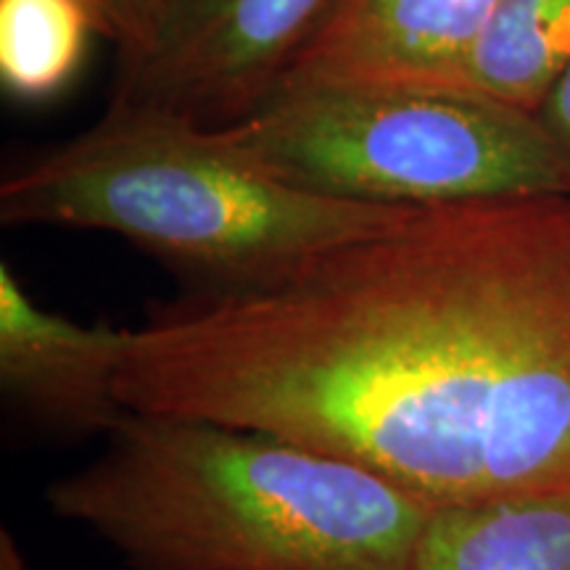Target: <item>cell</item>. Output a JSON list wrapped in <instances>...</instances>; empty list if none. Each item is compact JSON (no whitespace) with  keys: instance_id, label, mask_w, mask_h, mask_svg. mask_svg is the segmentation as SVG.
I'll use <instances>...</instances> for the list:
<instances>
[{"instance_id":"12","label":"cell","mask_w":570,"mask_h":570,"mask_svg":"<svg viewBox=\"0 0 570 570\" xmlns=\"http://www.w3.org/2000/svg\"><path fill=\"white\" fill-rule=\"evenodd\" d=\"M98 21V32L122 48L138 27L146 0H85Z\"/></svg>"},{"instance_id":"11","label":"cell","mask_w":570,"mask_h":570,"mask_svg":"<svg viewBox=\"0 0 570 570\" xmlns=\"http://www.w3.org/2000/svg\"><path fill=\"white\" fill-rule=\"evenodd\" d=\"M533 117L544 130L547 140L552 142L570 180V67L558 77V82L547 92Z\"/></svg>"},{"instance_id":"5","label":"cell","mask_w":570,"mask_h":570,"mask_svg":"<svg viewBox=\"0 0 570 570\" xmlns=\"http://www.w3.org/2000/svg\"><path fill=\"white\" fill-rule=\"evenodd\" d=\"M331 0H146L111 104L225 127L283 82Z\"/></svg>"},{"instance_id":"7","label":"cell","mask_w":570,"mask_h":570,"mask_svg":"<svg viewBox=\"0 0 570 570\" xmlns=\"http://www.w3.org/2000/svg\"><path fill=\"white\" fill-rule=\"evenodd\" d=\"M499 0H331L283 82L431 88L468 53Z\"/></svg>"},{"instance_id":"1","label":"cell","mask_w":570,"mask_h":570,"mask_svg":"<svg viewBox=\"0 0 570 570\" xmlns=\"http://www.w3.org/2000/svg\"><path fill=\"white\" fill-rule=\"evenodd\" d=\"M127 410L262 428L425 508L570 494V196L423 206L130 327Z\"/></svg>"},{"instance_id":"9","label":"cell","mask_w":570,"mask_h":570,"mask_svg":"<svg viewBox=\"0 0 570 570\" xmlns=\"http://www.w3.org/2000/svg\"><path fill=\"white\" fill-rule=\"evenodd\" d=\"M570 67V0H499L479 40L431 88L537 114Z\"/></svg>"},{"instance_id":"10","label":"cell","mask_w":570,"mask_h":570,"mask_svg":"<svg viewBox=\"0 0 570 570\" xmlns=\"http://www.w3.org/2000/svg\"><path fill=\"white\" fill-rule=\"evenodd\" d=\"M85 0H0V82L19 101H48L75 82L90 32Z\"/></svg>"},{"instance_id":"13","label":"cell","mask_w":570,"mask_h":570,"mask_svg":"<svg viewBox=\"0 0 570 570\" xmlns=\"http://www.w3.org/2000/svg\"><path fill=\"white\" fill-rule=\"evenodd\" d=\"M0 570H27V562L21 558L17 539L9 529L0 531Z\"/></svg>"},{"instance_id":"4","label":"cell","mask_w":570,"mask_h":570,"mask_svg":"<svg viewBox=\"0 0 570 570\" xmlns=\"http://www.w3.org/2000/svg\"><path fill=\"white\" fill-rule=\"evenodd\" d=\"M262 173L309 194L381 206L570 196L533 114L452 90L309 82L214 127Z\"/></svg>"},{"instance_id":"8","label":"cell","mask_w":570,"mask_h":570,"mask_svg":"<svg viewBox=\"0 0 570 570\" xmlns=\"http://www.w3.org/2000/svg\"><path fill=\"white\" fill-rule=\"evenodd\" d=\"M410 570H570V494L431 508Z\"/></svg>"},{"instance_id":"3","label":"cell","mask_w":570,"mask_h":570,"mask_svg":"<svg viewBox=\"0 0 570 570\" xmlns=\"http://www.w3.org/2000/svg\"><path fill=\"white\" fill-rule=\"evenodd\" d=\"M415 214L294 188L233 151L214 127L117 104L0 183L3 225L119 235L198 294L269 281Z\"/></svg>"},{"instance_id":"2","label":"cell","mask_w":570,"mask_h":570,"mask_svg":"<svg viewBox=\"0 0 570 570\" xmlns=\"http://www.w3.org/2000/svg\"><path fill=\"white\" fill-rule=\"evenodd\" d=\"M104 439L46 499L132 570H410L431 510L262 428L130 410Z\"/></svg>"},{"instance_id":"6","label":"cell","mask_w":570,"mask_h":570,"mask_svg":"<svg viewBox=\"0 0 570 570\" xmlns=\"http://www.w3.org/2000/svg\"><path fill=\"white\" fill-rule=\"evenodd\" d=\"M130 327L82 325L30 298L0 265V389L13 410L69 436L106 433L127 412L117 377Z\"/></svg>"}]
</instances>
